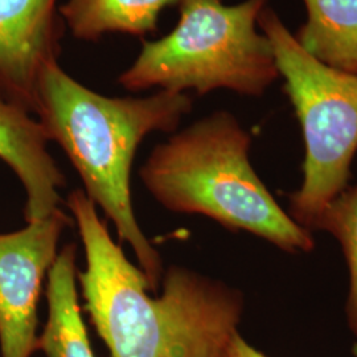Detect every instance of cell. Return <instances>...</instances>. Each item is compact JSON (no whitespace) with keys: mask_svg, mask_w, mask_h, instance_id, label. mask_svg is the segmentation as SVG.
I'll use <instances>...</instances> for the list:
<instances>
[{"mask_svg":"<svg viewBox=\"0 0 357 357\" xmlns=\"http://www.w3.org/2000/svg\"><path fill=\"white\" fill-rule=\"evenodd\" d=\"M66 205L85 250L86 268L77 277L85 308L112 357H222L238 332L243 294L171 266L162 295L150 296L144 273L113 241L86 193L70 192Z\"/></svg>","mask_w":357,"mask_h":357,"instance_id":"1","label":"cell"},{"mask_svg":"<svg viewBox=\"0 0 357 357\" xmlns=\"http://www.w3.org/2000/svg\"><path fill=\"white\" fill-rule=\"evenodd\" d=\"M192 110L188 94L156 90L146 97H109L77 81L60 63L47 68L38 88V122L64 151L85 193L114 224L158 291L162 257L142 231L131 202V168L142 142L153 132H174Z\"/></svg>","mask_w":357,"mask_h":357,"instance_id":"2","label":"cell"},{"mask_svg":"<svg viewBox=\"0 0 357 357\" xmlns=\"http://www.w3.org/2000/svg\"><path fill=\"white\" fill-rule=\"evenodd\" d=\"M252 137L229 112H216L159 143L142 183L175 213L203 215L291 255L314 249L311 231L282 209L250 162Z\"/></svg>","mask_w":357,"mask_h":357,"instance_id":"3","label":"cell"},{"mask_svg":"<svg viewBox=\"0 0 357 357\" xmlns=\"http://www.w3.org/2000/svg\"><path fill=\"white\" fill-rule=\"evenodd\" d=\"M268 0H183L178 22L166 36L143 41L118 84L131 93L166 90L205 96L229 90L261 97L280 78L258 19Z\"/></svg>","mask_w":357,"mask_h":357,"instance_id":"4","label":"cell"},{"mask_svg":"<svg viewBox=\"0 0 357 357\" xmlns=\"http://www.w3.org/2000/svg\"><path fill=\"white\" fill-rule=\"evenodd\" d=\"M305 142L303 181L289 195L290 216L315 229L321 212L344 191L357 153V75L321 63L302 48L280 15L266 6L258 19Z\"/></svg>","mask_w":357,"mask_h":357,"instance_id":"5","label":"cell"},{"mask_svg":"<svg viewBox=\"0 0 357 357\" xmlns=\"http://www.w3.org/2000/svg\"><path fill=\"white\" fill-rule=\"evenodd\" d=\"M70 218L59 208L0 233V354L31 357L38 351V306L45 275L57 258L59 241Z\"/></svg>","mask_w":357,"mask_h":357,"instance_id":"6","label":"cell"},{"mask_svg":"<svg viewBox=\"0 0 357 357\" xmlns=\"http://www.w3.org/2000/svg\"><path fill=\"white\" fill-rule=\"evenodd\" d=\"M59 0H0V98L36 115L40 81L59 63Z\"/></svg>","mask_w":357,"mask_h":357,"instance_id":"7","label":"cell"},{"mask_svg":"<svg viewBox=\"0 0 357 357\" xmlns=\"http://www.w3.org/2000/svg\"><path fill=\"white\" fill-rule=\"evenodd\" d=\"M50 139L33 114L0 98V160L26 192V222L50 216L61 202L65 176L48 151Z\"/></svg>","mask_w":357,"mask_h":357,"instance_id":"8","label":"cell"},{"mask_svg":"<svg viewBox=\"0 0 357 357\" xmlns=\"http://www.w3.org/2000/svg\"><path fill=\"white\" fill-rule=\"evenodd\" d=\"M47 277L48 319L38 351L47 357H96L78 305L75 243L61 249Z\"/></svg>","mask_w":357,"mask_h":357,"instance_id":"9","label":"cell"},{"mask_svg":"<svg viewBox=\"0 0 357 357\" xmlns=\"http://www.w3.org/2000/svg\"><path fill=\"white\" fill-rule=\"evenodd\" d=\"M183 0H66L59 13L73 38L96 43L107 35L146 36L158 29L159 16Z\"/></svg>","mask_w":357,"mask_h":357,"instance_id":"10","label":"cell"},{"mask_svg":"<svg viewBox=\"0 0 357 357\" xmlns=\"http://www.w3.org/2000/svg\"><path fill=\"white\" fill-rule=\"evenodd\" d=\"M306 22L295 38L324 64L357 75V0H302Z\"/></svg>","mask_w":357,"mask_h":357,"instance_id":"11","label":"cell"},{"mask_svg":"<svg viewBox=\"0 0 357 357\" xmlns=\"http://www.w3.org/2000/svg\"><path fill=\"white\" fill-rule=\"evenodd\" d=\"M315 229L327 230L340 243L349 270L347 321L355 336L357 355V184L347 187L321 212Z\"/></svg>","mask_w":357,"mask_h":357,"instance_id":"12","label":"cell"},{"mask_svg":"<svg viewBox=\"0 0 357 357\" xmlns=\"http://www.w3.org/2000/svg\"><path fill=\"white\" fill-rule=\"evenodd\" d=\"M222 357H268L265 354L255 349L249 344L243 336L236 332L230 339L229 344L225 348Z\"/></svg>","mask_w":357,"mask_h":357,"instance_id":"13","label":"cell"}]
</instances>
